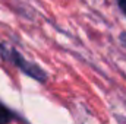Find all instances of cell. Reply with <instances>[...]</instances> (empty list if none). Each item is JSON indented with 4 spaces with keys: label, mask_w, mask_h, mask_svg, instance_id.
Here are the masks:
<instances>
[{
    "label": "cell",
    "mask_w": 126,
    "mask_h": 124,
    "mask_svg": "<svg viewBox=\"0 0 126 124\" xmlns=\"http://www.w3.org/2000/svg\"><path fill=\"white\" fill-rule=\"evenodd\" d=\"M0 56H1L6 62L12 63V64L16 66L19 70H22L27 76H30V77L38 80V82H41V83L47 80V74H46V72H44L41 67H38V66L34 64V63H30L25 57H22L16 50L9 48V47L3 45L1 42H0Z\"/></svg>",
    "instance_id": "obj_1"
},
{
    "label": "cell",
    "mask_w": 126,
    "mask_h": 124,
    "mask_svg": "<svg viewBox=\"0 0 126 124\" xmlns=\"http://www.w3.org/2000/svg\"><path fill=\"white\" fill-rule=\"evenodd\" d=\"M10 120H12V112L3 104H0V124H9Z\"/></svg>",
    "instance_id": "obj_2"
},
{
    "label": "cell",
    "mask_w": 126,
    "mask_h": 124,
    "mask_svg": "<svg viewBox=\"0 0 126 124\" xmlns=\"http://www.w3.org/2000/svg\"><path fill=\"white\" fill-rule=\"evenodd\" d=\"M117 4H119L120 10H122V12L126 15V0H117Z\"/></svg>",
    "instance_id": "obj_3"
}]
</instances>
